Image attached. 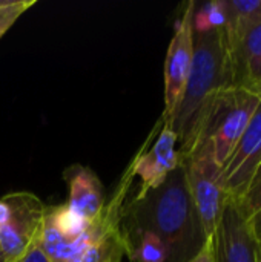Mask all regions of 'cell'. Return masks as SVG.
Returning <instances> with one entry per match:
<instances>
[{"mask_svg":"<svg viewBox=\"0 0 261 262\" xmlns=\"http://www.w3.org/2000/svg\"><path fill=\"white\" fill-rule=\"evenodd\" d=\"M120 230H146L169 249L172 262H189L209 241L192 201L183 163L140 200L123 204Z\"/></svg>","mask_w":261,"mask_h":262,"instance_id":"1","label":"cell"},{"mask_svg":"<svg viewBox=\"0 0 261 262\" xmlns=\"http://www.w3.org/2000/svg\"><path fill=\"white\" fill-rule=\"evenodd\" d=\"M232 86L229 48L223 26L194 31L192 68L169 124L186 155L198 140L206 111L215 94Z\"/></svg>","mask_w":261,"mask_h":262,"instance_id":"2","label":"cell"},{"mask_svg":"<svg viewBox=\"0 0 261 262\" xmlns=\"http://www.w3.org/2000/svg\"><path fill=\"white\" fill-rule=\"evenodd\" d=\"M260 101V94L238 86L225 88L212 98L203 118L198 140L211 141L222 167L246 130Z\"/></svg>","mask_w":261,"mask_h":262,"instance_id":"3","label":"cell"},{"mask_svg":"<svg viewBox=\"0 0 261 262\" xmlns=\"http://www.w3.org/2000/svg\"><path fill=\"white\" fill-rule=\"evenodd\" d=\"M182 157L192 201L202 220L203 230L211 239L228 200L222 184V166L215 158L211 141L203 138Z\"/></svg>","mask_w":261,"mask_h":262,"instance_id":"4","label":"cell"},{"mask_svg":"<svg viewBox=\"0 0 261 262\" xmlns=\"http://www.w3.org/2000/svg\"><path fill=\"white\" fill-rule=\"evenodd\" d=\"M2 198L8 203L11 216L0 230V252L5 262H18L38 246L46 206L31 192H14Z\"/></svg>","mask_w":261,"mask_h":262,"instance_id":"5","label":"cell"},{"mask_svg":"<svg viewBox=\"0 0 261 262\" xmlns=\"http://www.w3.org/2000/svg\"><path fill=\"white\" fill-rule=\"evenodd\" d=\"M195 2H188L175 23L165 60V111L163 123H169L185 91L194 58V11Z\"/></svg>","mask_w":261,"mask_h":262,"instance_id":"6","label":"cell"},{"mask_svg":"<svg viewBox=\"0 0 261 262\" xmlns=\"http://www.w3.org/2000/svg\"><path fill=\"white\" fill-rule=\"evenodd\" d=\"M261 164V101L246 130L222 167V184L232 201H240Z\"/></svg>","mask_w":261,"mask_h":262,"instance_id":"7","label":"cell"},{"mask_svg":"<svg viewBox=\"0 0 261 262\" xmlns=\"http://www.w3.org/2000/svg\"><path fill=\"white\" fill-rule=\"evenodd\" d=\"M214 262H261V244L232 200H226L212 236Z\"/></svg>","mask_w":261,"mask_h":262,"instance_id":"8","label":"cell"},{"mask_svg":"<svg viewBox=\"0 0 261 262\" xmlns=\"http://www.w3.org/2000/svg\"><path fill=\"white\" fill-rule=\"evenodd\" d=\"M160 123L162 130L155 143L149 147V150L140 154L131 166L132 173L140 178V187L132 200H140L149 190L157 189L169 177V173L183 163L175 132L169 124L163 121Z\"/></svg>","mask_w":261,"mask_h":262,"instance_id":"9","label":"cell"},{"mask_svg":"<svg viewBox=\"0 0 261 262\" xmlns=\"http://www.w3.org/2000/svg\"><path fill=\"white\" fill-rule=\"evenodd\" d=\"M232 86L261 95V23L228 41Z\"/></svg>","mask_w":261,"mask_h":262,"instance_id":"10","label":"cell"},{"mask_svg":"<svg viewBox=\"0 0 261 262\" xmlns=\"http://www.w3.org/2000/svg\"><path fill=\"white\" fill-rule=\"evenodd\" d=\"M63 178L69 189L68 207L86 221L98 220L106 207L103 184L91 167L72 164L65 169Z\"/></svg>","mask_w":261,"mask_h":262,"instance_id":"11","label":"cell"},{"mask_svg":"<svg viewBox=\"0 0 261 262\" xmlns=\"http://www.w3.org/2000/svg\"><path fill=\"white\" fill-rule=\"evenodd\" d=\"M125 255L131 262H172L168 246L146 230H120Z\"/></svg>","mask_w":261,"mask_h":262,"instance_id":"12","label":"cell"},{"mask_svg":"<svg viewBox=\"0 0 261 262\" xmlns=\"http://www.w3.org/2000/svg\"><path fill=\"white\" fill-rule=\"evenodd\" d=\"M226 40H234L261 23V0H222Z\"/></svg>","mask_w":261,"mask_h":262,"instance_id":"13","label":"cell"},{"mask_svg":"<svg viewBox=\"0 0 261 262\" xmlns=\"http://www.w3.org/2000/svg\"><path fill=\"white\" fill-rule=\"evenodd\" d=\"M45 218L55 227L58 233L69 239H75L82 236L91 226V221H86L80 215H77L74 210L68 207V204H60V206H46L45 210Z\"/></svg>","mask_w":261,"mask_h":262,"instance_id":"14","label":"cell"},{"mask_svg":"<svg viewBox=\"0 0 261 262\" xmlns=\"http://www.w3.org/2000/svg\"><path fill=\"white\" fill-rule=\"evenodd\" d=\"M237 206L246 220L261 209V164L258 166L257 172L254 173L248 186V190L245 192L242 200L237 201Z\"/></svg>","mask_w":261,"mask_h":262,"instance_id":"15","label":"cell"},{"mask_svg":"<svg viewBox=\"0 0 261 262\" xmlns=\"http://www.w3.org/2000/svg\"><path fill=\"white\" fill-rule=\"evenodd\" d=\"M34 5L35 0H5L0 6V38L17 21V18Z\"/></svg>","mask_w":261,"mask_h":262,"instance_id":"16","label":"cell"},{"mask_svg":"<svg viewBox=\"0 0 261 262\" xmlns=\"http://www.w3.org/2000/svg\"><path fill=\"white\" fill-rule=\"evenodd\" d=\"M189 262H214V250H212V238L205 244V247Z\"/></svg>","mask_w":261,"mask_h":262,"instance_id":"17","label":"cell"},{"mask_svg":"<svg viewBox=\"0 0 261 262\" xmlns=\"http://www.w3.org/2000/svg\"><path fill=\"white\" fill-rule=\"evenodd\" d=\"M248 224H249V229H251L252 235L261 244V209L257 210L252 216L248 218Z\"/></svg>","mask_w":261,"mask_h":262,"instance_id":"18","label":"cell"},{"mask_svg":"<svg viewBox=\"0 0 261 262\" xmlns=\"http://www.w3.org/2000/svg\"><path fill=\"white\" fill-rule=\"evenodd\" d=\"M18 262H49V259L45 256V253L40 250V247L35 246V247H32Z\"/></svg>","mask_w":261,"mask_h":262,"instance_id":"19","label":"cell"},{"mask_svg":"<svg viewBox=\"0 0 261 262\" xmlns=\"http://www.w3.org/2000/svg\"><path fill=\"white\" fill-rule=\"evenodd\" d=\"M9 216H11V210H9V206H8V203L3 200V198H0V230L8 224V221H9Z\"/></svg>","mask_w":261,"mask_h":262,"instance_id":"20","label":"cell"},{"mask_svg":"<svg viewBox=\"0 0 261 262\" xmlns=\"http://www.w3.org/2000/svg\"><path fill=\"white\" fill-rule=\"evenodd\" d=\"M0 262H5V258H3V255H2V252H0Z\"/></svg>","mask_w":261,"mask_h":262,"instance_id":"21","label":"cell"},{"mask_svg":"<svg viewBox=\"0 0 261 262\" xmlns=\"http://www.w3.org/2000/svg\"><path fill=\"white\" fill-rule=\"evenodd\" d=\"M115 262H122V259H117V261H115Z\"/></svg>","mask_w":261,"mask_h":262,"instance_id":"22","label":"cell"}]
</instances>
